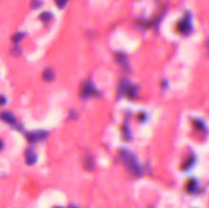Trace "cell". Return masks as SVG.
I'll return each mask as SVG.
<instances>
[{"label": "cell", "mask_w": 209, "mask_h": 208, "mask_svg": "<svg viewBox=\"0 0 209 208\" xmlns=\"http://www.w3.org/2000/svg\"><path fill=\"white\" fill-rule=\"evenodd\" d=\"M120 157H122L123 163L126 166V168L129 169V171L134 174V176H139L141 173V169L139 167V164L137 162L135 156L132 153L128 152L126 150H123L120 152Z\"/></svg>", "instance_id": "6da1fadb"}, {"label": "cell", "mask_w": 209, "mask_h": 208, "mask_svg": "<svg viewBox=\"0 0 209 208\" xmlns=\"http://www.w3.org/2000/svg\"><path fill=\"white\" fill-rule=\"evenodd\" d=\"M0 117H1L4 122H8V124H14V122H15L14 116L10 113V112H2V113L0 114Z\"/></svg>", "instance_id": "7a4b0ae2"}, {"label": "cell", "mask_w": 209, "mask_h": 208, "mask_svg": "<svg viewBox=\"0 0 209 208\" xmlns=\"http://www.w3.org/2000/svg\"><path fill=\"white\" fill-rule=\"evenodd\" d=\"M26 160H27V163L29 164H33L36 161V155L34 152L31 150H28L27 153H26Z\"/></svg>", "instance_id": "3957f363"}, {"label": "cell", "mask_w": 209, "mask_h": 208, "mask_svg": "<svg viewBox=\"0 0 209 208\" xmlns=\"http://www.w3.org/2000/svg\"><path fill=\"white\" fill-rule=\"evenodd\" d=\"M43 78L46 80V81H51L53 79V73L50 69H46L43 74Z\"/></svg>", "instance_id": "277c9868"}, {"label": "cell", "mask_w": 209, "mask_h": 208, "mask_svg": "<svg viewBox=\"0 0 209 208\" xmlns=\"http://www.w3.org/2000/svg\"><path fill=\"white\" fill-rule=\"evenodd\" d=\"M92 90H93V87L91 85H87L83 88V95L84 96H89V95L92 94Z\"/></svg>", "instance_id": "5b68a950"}, {"label": "cell", "mask_w": 209, "mask_h": 208, "mask_svg": "<svg viewBox=\"0 0 209 208\" xmlns=\"http://www.w3.org/2000/svg\"><path fill=\"white\" fill-rule=\"evenodd\" d=\"M189 20H183V22H180V25H179V28H180V30L182 31V32H185L186 30H188V26H189Z\"/></svg>", "instance_id": "8992f818"}, {"label": "cell", "mask_w": 209, "mask_h": 208, "mask_svg": "<svg viewBox=\"0 0 209 208\" xmlns=\"http://www.w3.org/2000/svg\"><path fill=\"white\" fill-rule=\"evenodd\" d=\"M66 1H68V0H56V4H57L60 8H62L64 5H65Z\"/></svg>", "instance_id": "52a82bcc"}, {"label": "cell", "mask_w": 209, "mask_h": 208, "mask_svg": "<svg viewBox=\"0 0 209 208\" xmlns=\"http://www.w3.org/2000/svg\"><path fill=\"white\" fill-rule=\"evenodd\" d=\"M50 17H51L50 14L44 12V14H42V15H41V20H48L49 19H50Z\"/></svg>", "instance_id": "ba28073f"}, {"label": "cell", "mask_w": 209, "mask_h": 208, "mask_svg": "<svg viewBox=\"0 0 209 208\" xmlns=\"http://www.w3.org/2000/svg\"><path fill=\"white\" fill-rule=\"evenodd\" d=\"M22 34H17V35H15L14 37V41H15V42H17V41H20V37H22Z\"/></svg>", "instance_id": "9c48e42d"}, {"label": "cell", "mask_w": 209, "mask_h": 208, "mask_svg": "<svg viewBox=\"0 0 209 208\" xmlns=\"http://www.w3.org/2000/svg\"><path fill=\"white\" fill-rule=\"evenodd\" d=\"M6 102V99H5L4 96H0V105H4V103Z\"/></svg>", "instance_id": "30bf717a"}, {"label": "cell", "mask_w": 209, "mask_h": 208, "mask_svg": "<svg viewBox=\"0 0 209 208\" xmlns=\"http://www.w3.org/2000/svg\"><path fill=\"white\" fill-rule=\"evenodd\" d=\"M2 145H3V144H2V142L0 141V149H2Z\"/></svg>", "instance_id": "8fae6325"}]
</instances>
